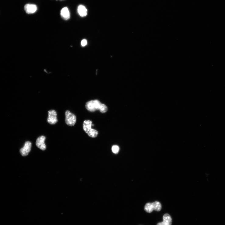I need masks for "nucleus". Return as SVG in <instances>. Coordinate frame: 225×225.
Instances as JSON below:
<instances>
[{"label":"nucleus","mask_w":225,"mask_h":225,"mask_svg":"<svg viewBox=\"0 0 225 225\" xmlns=\"http://www.w3.org/2000/svg\"><path fill=\"white\" fill-rule=\"evenodd\" d=\"M92 122L89 120H85L83 124V128L85 132L90 137L95 138L98 135V132L96 130L91 128Z\"/></svg>","instance_id":"nucleus-1"},{"label":"nucleus","mask_w":225,"mask_h":225,"mask_svg":"<svg viewBox=\"0 0 225 225\" xmlns=\"http://www.w3.org/2000/svg\"><path fill=\"white\" fill-rule=\"evenodd\" d=\"M103 104L98 100H92L88 102L86 104V109L90 112L100 110Z\"/></svg>","instance_id":"nucleus-2"},{"label":"nucleus","mask_w":225,"mask_h":225,"mask_svg":"<svg viewBox=\"0 0 225 225\" xmlns=\"http://www.w3.org/2000/svg\"><path fill=\"white\" fill-rule=\"evenodd\" d=\"M161 208L162 206L160 203L158 201H156L152 203H147L145 206V210L147 212L150 213L154 210L159 211Z\"/></svg>","instance_id":"nucleus-3"},{"label":"nucleus","mask_w":225,"mask_h":225,"mask_svg":"<svg viewBox=\"0 0 225 225\" xmlns=\"http://www.w3.org/2000/svg\"><path fill=\"white\" fill-rule=\"evenodd\" d=\"M65 115V122L66 124L69 126H74L76 121V115L69 111H66Z\"/></svg>","instance_id":"nucleus-4"},{"label":"nucleus","mask_w":225,"mask_h":225,"mask_svg":"<svg viewBox=\"0 0 225 225\" xmlns=\"http://www.w3.org/2000/svg\"><path fill=\"white\" fill-rule=\"evenodd\" d=\"M48 117L47 121L51 125H54L58 122L57 113L54 110H51L48 112Z\"/></svg>","instance_id":"nucleus-5"},{"label":"nucleus","mask_w":225,"mask_h":225,"mask_svg":"<svg viewBox=\"0 0 225 225\" xmlns=\"http://www.w3.org/2000/svg\"><path fill=\"white\" fill-rule=\"evenodd\" d=\"M32 144L30 141H27L25 143L24 146L20 150V152L23 156H27L30 151Z\"/></svg>","instance_id":"nucleus-6"},{"label":"nucleus","mask_w":225,"mask_h":225,"mask_svg":"<svg viewBox=\"0 0 225 225\" xmlns=\"http://www.w3.org/2000/svg\"><path fill=\"white\" fill-rule=\"evenodd\" d=\"M46 137L44 136H41L37 140L36 144L37 147L42 150H45L46 147L44 143Z\"/></svg>","instance_id":"nucleus-7"},{"label":"nucleus","mask_w":225,"mask_h":225,"mask_svg":"<svg viewBox=\"0 0 225 225\" xmlns=\"http://www.w3.org/2000/svg\"><path fill=\"white\" fill-rule=\"evenodd\" d=\"M24 9L27 13L32 14L36 12L37 9V7L34 4H27L25 5Z\"/></svg>","instance_id":"nucleus-8"},{"label":"nucleus","mask_w":225,"mask_h":225,"mask_svg":"<svg viewBox=\"0 0 225 225\" xmlns=\"http://www.w3.org/2000/svg\"><path fill=\"white\" fill-rule=\"evenodd\" d=\"M163 221L158 223L157 225H171L172 219L171 216L168 214H164L163 217Z\"/></svg>","instance_id":"nucleus-9"},{"label":"nucleus","mask_w":225,"mask_h":225,"mask_svg":"<svg viewBox=\"0 0 225 225\" xmlns=\"http://www.w3.org/2000/svg\"><path fill=\"white\" fill-rule=\"evenodd\" d=\"M61 15L62 18L65 20H68L70 18V13L68 8L65 7L61 11Z\"/></svg>","instance_id":"nucleus-10"},{"label":"nucleus","mask_w":225,"mask_h":225,"mask_svg":"<svg viewBox=\"0 0 225 225\" xmlns=\"http://www.w3.org/2000/svg\"><path fill=\"white\" fill-rule=\"evenodd\" d=\"M78 12L80 16L85 17L87 14V10L84 5H79L78 8Z\"/></svg>","instance_id":"nucleus-11"},{"label":"nucleus","mask_w":225,"mask_h":225,"mask_svg":"<svg viewBox=\"0 0 225 225\" xmlns=\"http://www.w3.org/2000/svg\"><path fill=\"white\" fill-rule=\"evenodd\" d=\"M120 150V148L119 146H117L114 145L112 146V150L113 152L115 154H117L119 152Z\"/></svg>","instance_id":"nucleus-12"},{"label":"nucleus","mask_w":225,"mask_h":225,"mask_svg":"<svg viewBox=\"0 0 225 225\" xmlns=\"http://www.w3.org/2000/svg\"><path fill=\"white\" fill-rule=\"evenodd\" d=\"M81 44L82 46L84 47L87 44V41L85 39L83 40H82Z\"/></svg>","instance_id":"nucleus-13"}]
</instances>
